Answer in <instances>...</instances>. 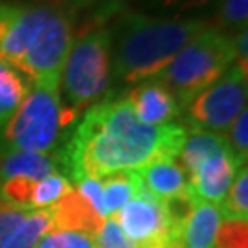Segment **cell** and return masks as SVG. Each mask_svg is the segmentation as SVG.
Instances as JSON below:
<instances>
[{
  "instance_id": "29",
  "label": "cell",
  "mask_w": 248,
  "mask_h": 248,
  "mask_svg": "<svg viewBox=\"0 0 248 248\" xmlns=\"http://www.w3.org/2000/svg\"><path fill=\"white\" fill-rule=\"evenodd\" d=\"M212 2L213 0H162V4L166 8H173L177 11H191V9L204 8Z\"/></svg>"
},
{
  "instance_id": "28",
  "label": "cell",
  "mask_w": 248,
  "mask_h": 248,
  "mask_svg": "<svg viewBox=\"0 0 248 248\" xmlns=\"http://www.w3.org/2000/svg\"><path fill=\"white\" fill-rule=\"evenodd\" d=\"M233 41V50H235V64H239L243 70L248 72V30H241L235 33Z\"/></svg>"
},
{
  "instance_id": "1",
  "label": "cell",
  "mask_w": 248,
  "mask_h": 248,
  "mask_svg": "<svg viewBox=\"0 0 248 248\" xmlns=\"http://www.w3.org/2000/svg\"><path fill=\"white\" fill-rule=\"evenodd\" d=\"M187 129L180 124H142L127 96L90 105L66 136L57 164L74 182L140 169L155 160L178 158Z\"/></svg>"
},
{
  "instance_id": "7",
  "label": "cell",
  "mask_w": 248,
  "mask_h": 248,
  "mask_svg": "<svg viewBox=\"0 0 248 248\" xmlns=\"http://www.w3.org/2000/svg\"><path fill=\"white\" fill-rule=\"evenodd\" d=\"M247 70L232 64L221 79L187 105L191 127L217 134L226 133L241 110L247 108Z\"/></svg>"
},
{
  "instance_id": "16",
  "label": "cell",
  "mask_w": 248,
  "mask_h": 248,
  "mask_svg": "<svg viewBox=\"0 0 248 248\" xmlns=\"http://www.w3.org/2000/svg\"><path fill=\"white\" fill-rule=\"evenodd\" d=\"M53 230L50 210H30L15 230L9 233L0 248H35L37 243Z\"/></svg>"
},
{
  "instance_id": "2",
  "label": "cell",
  "mask_w": 248,
  "mask_h": 248,
  "mask_svg": "<svg viewBox=\"0 0 248 248\" xmlns=\"http://www.w3.org/2000/svg\"><path fill=\"white\" fill-rule=\"evenodd\" d=\"M72 46V20L53 6L0 4V61L31 83L61 79Z\"/></svg>"
},
{
  "instance_id": "10",
  "label": "cell",
  "mask_w": 248,
  "mask_h": 248,
  "mask_svg": "<svg viewBox=\"0 0 248 248\" xmlns=\"http://www.w3.org/2000/svg\"><path fill=\"white\" fill-rule=\"evenodd\" d=\"M48 210L52 213L53 230L83 232V233H89V235H96L103 221H105L90 206L89 201L74 187H70Z\"/></svg>"
},
{
  "instance_id": "15",
  "label": "cell",
  "mask_w": 248,
  "mask_h": 248,
  "mask_svg": "<svg viewBox=\"0 0 248 248\" xmlns=\"http://www.w3.org/2000/svg\"><path fill=\"white\" fill-rule=\"evenodd\" d=\"M101 180V195L105 215H112L120 208H124L129 201H133L143 189L142 178L138 169H125L112 175L99 178Z\"/></svg>"
},
{
  "instance_id": "5",
  "label": "cell",
  "mask_w": 248,
  "mask_h": 248,
  "mask_svg": "<svg viewBox=\"0 0 248 248\" xmlns=\"http://www.w3.org/2000/svg\"><path fill=\"white\" fill-rule=\"evenodd\" d=\"M235 62L233 41L217 28H206L195 35L158 72V79L175 96L180 108L221 79Z\"/></svg>"
},
{
  "instance_id": "19",
  "label": "cell",
  "mask_w": 248,
  "mask_h": 248,
  "mask_svg": "<svg viewBox=\"0 0 248 248\" xmlns=\"http://www.w3.org/2000/svg\"><path fill=\"white\" fill-rule=\"evenodd\" d=\"M70 187V180L59 171L37 180L33 199H31V210H46L53 206Z\"/></svg>"
},
{
  "instance_id": "26",
  "label": "cell",
  "mask_w": 248,
  "mask_h": 248,
  "mask_svg": "<svg viewBox=\"0 0 248 248\" xmlns=\"http://www.w3.org/2000/svg\"><path fill=\"white\" fill-rule=\"evenodd\" d=\"M76 186H78L76 189L89 201L90 206H92L103 219H107L105 208H103V195H101V180H99V178L85 177V178H81V180H78Z\"/></svg>"
},
{
  "instance_id": "4",
  "label": "cell",
  "mask_w": 248,
  "mask_h": 248,
  "mask_svg": "<svg viewBox=\"0 0 248 248\" xmlns=\"http://www.w3.org/2000/svg\"><path fill=\"white\" fill-rule=\"evenodd\" d=\"M79 116L61 101V79L31 83L0 133V145L8 149L48 155L61 147Z\"/></svg>"
},
{
  "instance_id": "23",
  "label": "cell",
  "mask_w": 248,
  "mask_h": 248,
  "mask_svg": "<svg viewBox=\"0 0 248 248\" xmlns=\"http://www.w3.org/2000/svg\"><path fill=\"white\" fill-rule=\"evenodd\" d=\"M213 248H248V221H222Z\"/></svg>"
},
{
  "instance_id": "24",
  "label": "cell",
  "mask_w": 248,
  "mask_h": 248,
  "mask_svg": "<svg viewBox=\"0 0 248 248\" xmlns=\"http://www.w3.org/2000/svg\"><path fill=\"white\" fill-rule=\"evenodd\" d=\"M96 248H138V245L133 239H129L118 224L114 217H107L99 232L94 237Z\"/></svg>"
},
{
  "instance_id": "12",
  "label": "cell",
  "mask_w": 248,
  "mask_h": 248,
  "mask_svg": "<svg viewBox=\"0 0 248 248\" xmlns=\"http://www.w3.org/2000/svg\"><path fill=\"white\" fill-rule=\"evenodd\" d=\"M143 187L160 202H168L171 199L186 195L189 191L187 177L177 158L155 160L138 169Z\"/></svg>"
},
{
  "instance_id": "6",
  "label": "cell",
  "mask_w": 248,
  "mask_h": 248,
  "mask_svg": "<svg viewBox=\"0 0 248 248\" xmlns=\"http://www.w3.org/2000/svg\"><path fill=\"white\" fill-rule=\"evenodd\" d=\"M112 33L107 28H94L72 43L61 70L64 107L79 116L94 105L110 79Z\"/></svg>"
},
{
  "instance_id": "9",
  "label": "cell",
  "mask_w": 248,
  "mask_h": 248,
  "mask_svg": "<svg viewBox=\"0 0 248 248\" xmlns=\"http://www.w3.org/2000/svg\"><path fill=\"white\" fill-rule=\"evenodd\" d=\"M127 99L136 118L145 125L173 124V120H177L182 112L175 96L155 78L136 85Z\"/></svg>"
},
{
  "instance_id": "22",
  "label": "cell",
  "mask_w": 248,
  "mask_h": 248,
  "mask_svg": "<svg viewBox=\"0 0 248 248\" xmlns=\"http://www.w3.org/2000/svg\"><path fill=\"white\" fill-rule=\"evenodd\" d=\"M35 248H96V243L94 235L83 232L52 230L37 243Z\"/></svg>"
},
{
  "instance_id": "25",
  "label": "cell",
  "mask_w": 248,
  "mask_h": 248,
  "mask_svg": "<svg viewBox=\"0 0 248 248\" xmlns=\"http://www.w3.org/2000/svg\"><path fill=\"white\" fill-rule=\"evenodd\" d=\"M228 133V143H230L232 151L239 156L243 162H247L248 158V110H241V114L233 120V124L230 125Z\"/></svg>"
},
{
  "instance_id": "14",
  "label": "cell",
  "mask_w": 248,
  "mask_h": 248,
  "mask_svg": "<svg viewBox=\"0 0 248 248\" xmlns=\"http://www.w3.org/2000/svg\"><path fill=\"white\" fill-rule=\"evenodd\" d=\"M228 149H232V147L224 134L210 133V131L191 127L186 133L184 145L178 153L180 166L184 169L187 180L195 175L197 169L201 168L206 160Z\"/></svg>"
},
{
  "instance_id": "11",
  "label": "cell",
  "mask_w": 248,
  "mask_h": 248,
  "mask_svg": "<svg viewBox=\"0 0 248 248\" xmlns=\"http://www.w3.org/2000/svg\"><path fill=\"white\" fill-rule=\"evenodd\" d=\"M221 213L215 204L193 197V204L182 222L177 226L178 248H213Z\"/></svg>"
},
{
  "instance_id": "8",
  "label": "cell",
  "mask_w": 248,
  "mask_h": 248,
  "mask_svg": "<svg viewBox=\"0 0 248 248\" xmlns=\"http://www.w3.org/2000/svg\"><path fill=\"white\" fill-rule=\"evenodd\" d=\"M243 166H247V162H243L232 149L215 155L187 180L189 193L199 201L219 206Z\"/></svg>"
},
{
  "instance_id": "3",
  "label": "cell",
  "mask_w": 248,
  "mask_h": 248,
  "mask_svg": "<svg viewBox=\"0 0 248 248\" xmlns=\"http://www.w3.org/2000/svg\"><path fill=\"white\" fill-rule=\"evenodd\" d=\"M208 24L199 18H155L131 13L120 26L114 53V78L142 83L158 76L184 46Z\"/></svg>"
},
{
  "instance_id": "30",
  "label": "cell",
  "mask_w": 248,
  "mask_h": 248,
  "mask_svg": "<svg viewBox=\"0 0 248 248\" xmlns=\"http://www.w3.org/2000/svg\"><path fill=\"white\" fill-rule=\"evenodd\" d=\"M53 8H59L64 11V6H70V8H81L85 4H89L92 0H50Z\"/></svg>"
},
{
  "instance_id": "17",
  "label": "cell",
  "mask_w": 248,
  "mask_h": 248,
  "mask_svg": "<svg viewBox=\"0 0 248 248\" xmlns=\"http://www.w3.org/2000/svg\"><path fill=\"white\" fill-rule=\"evenodd\" d=\"M28 83L15 68L0 61V127H4L28 92Z\"/></svg>"
},
{
  "instance_id": "20",
  "label": "cell",
  "mask_w": 248,
  "mask_h": 248,
  "mask_svg": "<svg viewBox=\"0 0 248 248\" xmlns=\"http://www.w3.org/2000/svg\"><path fill=\"white\" fill-rule=\"evenodd\" d=\"M37 180L31 178H8L0 182V201L20 210H31V199Z\"/></svg>"
},
{
  "instance_id": "18",
  "label": "cell",
  "mask_w": 248,
  "mask_h": 248,
  "mask_svg": "<svg viewBox=\"0 0 248 248\" xmlns=\"http://www.w3.org/2000/svg\"><path fill=\"white\" fill-rule=\"evenodd\" d=\"M224 221H248V169L243 166L235 175L222 202L217 206Z\"/></svg>"
},
{
  "instance_id": "21",
  "label": "cell",
  "mask_w": 248,
  "mask_h": 248,
  "mask_svg": "<svg viewBox=\"0 0 248 248\" xmlns=\"http://www.w3.org/2000/svg\"><path fill=\"white\" fill-rule=\"evenodd\" d=\"M248 20V0H222L219 9V28L224 33L241 31L247 28Z\"/></svg>"
},
{
  "instance_id": "27",
  "label": "cell",
  "mask_w": 248,
  "mask_h": 248,
  "mask_svg": "<svg viewBox=\"0 0 248 248\" xmlns=\"http://www.w3.org/2000/svg\"><path fill=\"white\" fill-rule=\"evenodd\" d=\"M28 212H30V210L13 208V206H9V204L0 201V245H2L9 233L20 224V221L26 217Z\"/></svg>"
},
{
  "instance_id": "13",
  "label": "cell",
  "mask_w": 248,
  "mask_h": 248,
  "mask_svg": "<svg viewBox=\"0 0 248 248\" xmlns=\"http://www.w3.org/2000/svg\"><path fill=\"white\" fill-rule=\"evenodd\" d=\"M55 171H57V160L52 158L50 155L8 149L0 145V182L18 177L41 180Z\"/></svg>"
}]
</instances>
